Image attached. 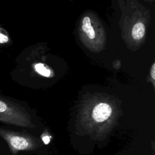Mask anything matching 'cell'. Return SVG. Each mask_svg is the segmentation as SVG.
Segmentation results:
<instances>
[{
	"label": "cell",
	"instance_id": "cell-7",
	"mask_svg": "<svg viewBox=\"0 0 155 155\" xmlns=\"http://www.w3.org/2000/svg\"><path fill=\"white\" fill-rule=\"evenodd\" d=\"M35 68L36 71L42 76L48 77L50 75V71L48 69H47L43 64L39 63L35 64Z\"/></svg>",
	"mask_w": 155,
	"mask_h": 155
},
{
	"label": "cell",
	"instance_id": "cell-9",
	"mask_svg": "<svg viewBox=\"0 0 155 155\" xmlns=\"http://www.w3.org/2000/svg\"><path fill=\"white\" fill-rule=\"evenodd\" d=\"M150 74H151V78H153V79H155V64H153L152 65Z\"/></svg>",
	"mask_w": 155,
	"mask_h": 155
},
{
	"label": "cell",
	"instance_id": "cell-5",
	"mask_svg": "<svg viewBox=\"0 0 155 155\" xmlns=\"http://www.w3.org/2000/svg\"><path fill=\"white\" fill-rule=\"evenodd\" d=\"M145 32V28L144 24L142 22H137L133 27L131 35L134 39L139 40L143 37Z\"/></svg>",
	"mask_w": 155,
	"mask_h": 155
},
{
	"label": "cell",
	"instance_id": "cell-6",
	"mask_svg": "<svg viewBox=\"0 0 155 155\" xmlns=\"http://www.w3.org/2000/svg\"><path fill=\"white\" fill-rule=\"evenodd\" d=\"M10 41L7 31L2 27H0V48L5 46Z\"/></svg>",
	"mask_w": 155,
	"mask_h": 155
},
{
	"label": "cell",
	"instance_id": "cell-2",
	"mask_svg": "<svg viewBox=\"0 0 155 155\" xmlns=\"http://www.w3.org/2000/svg\"><path fill=\"white\" fill-rule=\"evenodd\" d=\"M0 122L15 126L34 128L25 110L0 93Z\"/></svg>",
	"mask_w": 155,
	"mask_h": 155
},
{
	"label": "cell",
	"instance_id": "cell-1",
	"mask_svg": "<svg viewBox=\"0 0 155 155\" xmlns=\"http://www.w3.org/2000/svg\"><path fill=\"white\" fill-rule=\"evenodd\" d=\"M117 114L111 104L106 102L94 104L79 114V120L83 128L96 136L107 134L112 128Z\"/></svg>",
	"mask_w": 155,
	"mask_h": 155
},
{
	"label": "cell",
	"instance_id": "cell-4",
	"mask_svg": "<svg viewBox=\"0 0 155 155\" xmlns=\"http://www.w3.org/2000/svg\"><path fill=\"white\" fill-rule=\"evenodd\" d=\"M82 29L90 39H93L95 38V31L91 25L90 18L88 16H85L83 18L82 21Z\"/></svg>",
	"mask_w": 155,
	"mask_h": 155
},
{
	"label": "cell",
	"instance_id": "cell-3",
	"mask_svg": "<svg viewBox=\"0 0 155 155\" xmlns=\"http://www.w3.org/2000/svg\"><path fill=\"white\" fill-rule=\"evenodd\" d=\"M0 137L7 143L11 152L16 154L21 151H30L38 147L39 143L30 135L0 127Z\"/></svg>",
	"mask_w": 155,
	"mask_h": 155
},
{
	"label": "cell",
	"instance_id": "cell-8",
	"mask_svg": "<svg viewBox=\"0 0 155 155\" xmlns=\"http://www.w3.org/2000/svg\"><path fill=\"white\" fill-rule=\"evenodd\" d=\"M42 140L43 141V142L47 145L48 144L50 141V136L48 135V134H44L42 137Z\"/></svg>",
	"mask_w": 155,
	"mask_h": 155
}]
</instances>
